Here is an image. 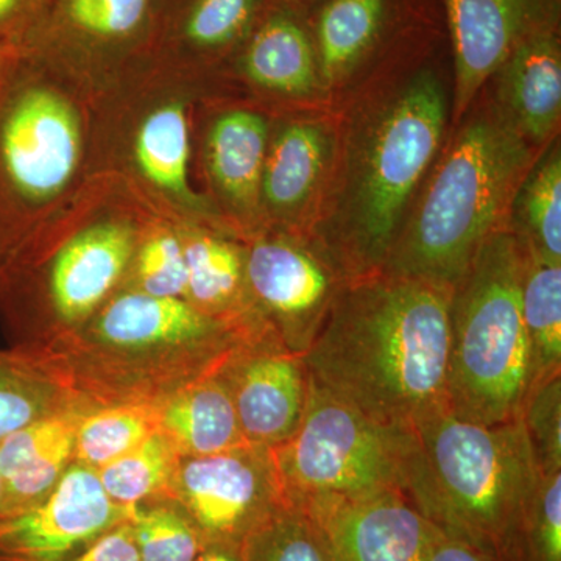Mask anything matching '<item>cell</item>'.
Returning <instances> with one entry per match:
<instances>
[{
  "mask_svg": "<svg viewBox=\"0 0 561 561\" xmlns=\"http://www.w3.org/2000/svg\"><path fill=\"white\" fill-rule=\"evenodd\" d=\"M453 291L379 275L342 287L308 353L321 389L387 426L448 408Z\"/></svg>",
  "mask_w": 561,
  "mask_h": 561,
  "instance_id": "obj_1",
  "label": "cell"
},
{
  "mask_svg": "<svg viewBox=\"0 0 561 561\" xmlns=\"http://www.w3.org/2000/svg\"><path fill=\"white\" fill-rule=\"evenodd\" d=\"M157 210L117 173H92L0 262V324L10 348H44L101 311L122 289Z\"/></svg>",
  "mask_w": 561,
  "mask_h": 561,
  "instance_id": "obj_2",
  "label": "cell"
},
{
  "mask_svg": "<svg viewBox=\"0 0 561 561\" xmlns=\"http://www.w3.org/2000/svg\"><path fill=\"white\" fill-rule=\"evenodd\" d=\"M254 334L183 298L119 290L79 330L20 351L84 411L158 405L214 375Z\"/></svg>",
  "mask_w": 561,
  "mask_h": 561,
  "instance_id": "obj_3",
  "label": "cell"
},
{
  "mask_svg": "<svg viewBox=\"0 0 561 561\" xmlns=\"http://www.w3.org/2000/svg\"><path fill=\"white\" fill-rule=\"evenodd\" d=\"M404 494L446 537L511 561L540 481L522 420L479 424L448 408L412 427Z\"/></svg>",
  "mask_w": 561,
  "mask_h": 561,
  "instance_id": "obj_4",
  "label": "cell"
},
{
  "mask_svg": "<svg viewBox=\"0 0 561 561\" xmlns=\"http://www.w3.org/2000/svg\"><path fill=\"white\" fill-rule=\"evenodd\" d=\"M530 142L502 111L461 127L382 273L454 290L505 220L530 172Z\"/></svg>",
  "mask_w": 561,
  "mask_h": 561,
  "instance_id": "obj_5",
  "label": "cell"
},
{
  "mask_svg": "<svg viewBox=\"0 0 561 561\" xmlns=\"http://www.w3.org/2000/svg\"><path fill=\"white\" fill-rule=\"evenodd\" d=\"M94 172V95L18 50L0 83V262Z\"/></svg>",
  "mask_w": 561,
  "mask_h": 561,
  "instance_id": "obj_6",
  "label": "cell"
},
{
  "mask_svg": "<svg viewBox=\"0 0 561 561\" xmlns=\"http://www.w3.org/2000/svg\"><path fill=\"white\" fill-rule=\"evenodd\" d=\"M379 111L354 157L341 210L309 241L346 283L386 267L404 210L440 147L448 98L424 69Z\"/></svg>",
  "mask_w": 561,
  "mask_h": 561,
  "instance_id": "obj_7",
  "label": "cell"
},
{
  "mask_svg": "<svg viewBox=\"0 0 561 561\" xmlns=\"http://www.w3.org/2000/svg\"><path fill=\"white\" fill-rule=\"evenodd\" d=\"M224 80L154 58L128 70L94 98V172L117 173L181 220L231 232L191 180L195 114Z\"/></svg>",
  "mask_w": 561,
  "mask_h": 561,
  "instance_id": "obj_8",
  "label": "cell"
},
{
  "mask_svg": "<svg viewBox=\"0 0 561 561\" xmlns=\"http://www.w3.org/2000/svg\"><path fill=\"white\" fill-rule=\"evenodd\" d=\"M526 250L500 230L483 243L453 290L448 411L479 424L519 419L534 383L524 327L522 283Z\"/></svg>",
  "mask_w": 561,
  "mask_h": 561,
  "instance_id": "obj_9",
  "label": "cell"
},
{
  "mask_svg": "<svg viewBox=\"0 0 561 561\" xmlns=\"http://www.w3.org/2000/svg\"><path fill=\"white\" fill-rule=\"evenodd\" d=\"M311 379V376H309ZM412 430L387 426L309 382L300 426L271 448L287 504L404 491Z\"/></svg>",
  "mask_w": 561,
  "mask_h": 561,
  "instance_id": "obj_10",
  "label": "cell"
},
{
  "mask_svg": "<svg viewBox=\"0 0 561 561\" xmlns=\"http://www.w3.org/2000/svg\"><path fill=\"white\" fill-rule=\"evenodd\" d=\"M165 0H44L18 50L92 95L153 58Z\"/></svg>",
  "mask_w": 561,
  "mask_h": 561,
  "instance_id": "obj_11",
  "label": "cell"
},
{
  "mask_svg": "<svg viewBox=\"0 0 561 561\" xmlns=\"http://www.w3.org/2000/svg\"><path fill=\"white\" fill-rule=\"evenodd\" d=\"M273 117L260 103L230 102L221 92L198 105L194 158L210 206L242 241L260 234L261 181Z\"/></svg>",
  "mask_w": 561,
  "mask_h": 561,
  "instance_id": "obj_12",
  "label": "cell"
},
{
  "mask_svg": "<svg viewBox=\"0 0 561 561\" xmlns=\"http://www.w3.org/2000/svg\"><path fill=\"white\" fill-rule=\"evenodd\" d=\"M245 249L254 311L287 350L305 356L346 280L300 234L260 232Z\"/></svg>",
  "mask_w": 561,
  "mask_h": 561,
  "instance_id": "obj_13",
  "label": "cell"
},
{
  "mask_svg": "<svg viewBox=\"0 0 561 561\" xmlns=\"http://www.w3.org/2000/svg\"><path fill=\"white\" fill-rule=\"evenodd\" d=\"M171 500L186 513L205 545L239 548L287 504L271 448L254 445L181 459Z\"/></svg>",
  "mask_w": 561,
  "mask_h": 561,
  "instance_id": "obj_14",
  "label": "cell"
},
{
  "mask_svg": "<svg viewBox=\"0 0 561 561\" xmlns=\"http://www.w3.org/2000/svg\"><path fill=\"white\" fill-rule=\"evenodd\" d=\"M128 516L98 471L73 461L46 497L0 519V561H73Z\"/></svg>",
  "mask_w": 561,
  "mask_h": 561,
  "instance_id": "obj_15",
  "label": "cell"
},
{
  "mask_svg": "<svg viewBox=\"0 0 561 561\" xmlns=\"http://www.w3.org/2000/svg\"><path fill=\"white\" fill-rule=\"evenodd\" d=\"M297 507L316 524L331 561H426L438 534L401 490L313 497Z\"/></svg>",
  "mask_w": 561,
  "mask_h": 561,
  "instance_id": "obj_16",
  "label": "cell"
},
{
  "mask_svg": "<svg viewBox=\"0 0 561 561\" xmlns=\"http://www.w3.org/2000/svg\"><path fill=\"white\" fill-rule=\"evenodd\" d=\"M220 376L230 390L239 426L250 445L276 448L300 426L309 397L305 357L273 335L243 342Z\"/></svg>",
  "mask_w": 561,
  "mask_h": 561,
  "instance_id": "obj_17",
  "label": "cell"
},
{
  "mask_svg": "<svg viewBox=\"0 0 561 561\" xmlns=\"http://www.w3.org/2000/svg\"><path fill=\"white\" fill-rule=\"evenodd\" d=\"M442 5L456 70L454 121L463 117L527 32L559 20V0H442Z\"/></svg>",
  "mask_w": 561,
  "mask_h": 561,
  "instance_id": "obj_18",
  "label": "cell"
},
{
  "mask_svg": "<svg viewBox=\"0 0 561 561\" xmlns=\"http://www.w3.org/2000/svg\"><path fill=\"white\" fill-rule=\"evenodd\" d=\"M267 0H165L154 60L227 79L228 69Z\"/></svg>",
  "mask_w": 561,
  "mask_h": 561,
  "instance_id": "obj_19",
  "label": "cell"
},
{
  "mask_svg": "<svg viewBox=\"0 0 561 561\" xmlns=\"http://www.w3.org/2000/svg\"><path fill=\"white\" fill-rule=\"evenodd\" d=\"M330 149V136L316 121L273 117L261 181L262 232L298 234Z\"/></svg>",
  "mask_w": 561,
  "mask_h": 561,
  "instance_id": "obj_20",
  "label": "cell"
},
{
  "mask_svg": "<svg viewBox=\"0 0 561 561\" xmlns=\"http://www.w3.org/2000/svg\"><path fill=\"white\" fill-rule=\"evenodd\" d=\"M228 76L275 101L311 95L319 83V61L312 33L300 14L267 2Z\"/></svg>",
  "mask_w": 561,
  "mask_h": 561,
  "instance_id": "obj_21",
  "label": "cell"
},
{
  "mask_svg": "<svg viewBox=\"0 0 561 561\" xmlns=\"http://www.w3.org/2000/svg\"><path fill=\"white\" fill-rule=\"evenodd\" d=\"M181 239L187 272L186 301L254 334L273 335L251 302L245 241L213 225L186 220H181Z\"/></svg>",
  "mask_w": 561,
  "mask_h": 561,
  "instance_id": "obj_22",
  "label": "cell"
},
{
  "mask_svg": "<svg viewBox=\"0 0 561 561\" xmlns=\"http://www.w3.org/2000/svg\"><path fill=\"white\" fill-rule=\"evenodd\" d=\"M502 113L524 138L548 140L561 114L559 20L545 22L515 44L500 70Z\"/></svg>",
  "mask_w": 561,
  "mask_h": 561,
  "instance_id": "obj_23",
  "label": "cell"
},
{
  "mask_svg": "<svg viewBox=\"0 0 561 561\" xmlns=\"http://www.w3.org/2000/svg\"><path fill=\"white\" fill-rule=\"evenodd\" d=\"M87 412L79 408L62 409L0 440L7 516L32 507L61 481L73 463L77 431Z\"/></svg>",
  "mask_w": 561,
  "mask_h": 561,
  "instance_id": "obj_24",
  "label": "cell"
},
{
  "mask_svg": "<svg viewBox=\"0 0 561 561\" xmlns=\"http://www.w3.org/2000/svg\"><path fill=\"white\" fill-rule=\"evenodd\" d=\"M219 371L184 387L157 405L158 431L171 442L181 459L213 456L250 445Z\"/></svg>",
  "mask_w": 561,
  "mask_h": 561,
  "instance_id": "obj_25",
  "label": "cell"
},
{
  "mask_svg": "<svg viewBox=\"0 0 561 561\" xmlns=\"http://www.w3.org/2000/svg\"><path fill=\"white\" fill-rule=\"evenodd\" d=\"M400 0H328L312 38L321 80L341 83L400 24Z\"/></svg>",
  "mask_w": 561,
  "mask_h": 561,
  "instance_id": "obj_26",
  "label": "cell"
},
{
  "mask_svg": "<svg viewBox=\"0 0 561 561\" xmlns=\"http://www.w3.org/2000/svg\"><path fill=\"white\" fill-rule=\"evenodd\" d=\"M522 308L537 382L561 373V265L526 251Z\"/></svg>",
  "mask_w": 561,
  "mask_h": 561,
  "instance_id": "obj_27",
  "label": "cell"
},
{
  "mask_svg": "<svg viewBox=\"0 0 561 561\" xmlns=\"http://www.w3.org/2000/svg\"><path fill=\"white\" fill-rule=\"evenodd\" d=\"M513 206L516 225L513 232L534 256L561 265V158L559 147L549 151L527 173ZM516 230V231H518Z\"/></svg>",
  "mask_w": 561,
  "mask_h": 561,
  "instance_id": "obj_28",
  "label": "cell"
},
{
  "mask_svg": "<svg viewBox=\"0 0 561 561\" xmlns=\"http://www.w3.org/2000/svg\"><path fill=\"white\" fill-rule=\"evenodd\" d=\"M121 290L186 300L187 272L179 217L165 210H157L150 217L140 232Z\"/></svg>",
  "mask_w": 561,
  "mask_h": 561,
  "instance_id": "obj_29",
  "label": "cell"
},
{
  "mask_svg": "<svg viewBox=\"0 0 561 561\" xmlns=\"http://www.w3.org/2000/svg\"><path fill=\"white\" fill-rule=\"evenodd\" d=\"M180 461V454L158 431L138 448L98 470V474L111 501L131 508L146 502L171 500Z\"/></svg>",
  "mask_w": 561,
  "mask_h": 561,
  "instance_id": "obj_30",
  "label": "cell"
},
{
  "mask_svg": "<svg viewBox=\"0 0 561 561\" xmlns=\"http://www.w3.org/2000/svg\"><path fill=\"white\" fill-rule=\"evenodd\" d=\"M158 432L157 405L124 404L92 409L77 431L73 461L92 470L110 465L138 448Z\"/></svg>",
  "mask_w": 561,
  "mask_h": 561,
  "instance_id": "obj_31",
  "label": "cell"
},
{
  "mask_svg": "<svg viewBox=\"0 0 561 561\" xmlns=\"http://www.w3.org/2000/svg\"><path fill=\"white\" fill-rule=\"evenodd\" d=\"M68 408L77 405L49 376L20 351L0 348V440L33 421Z\"/></svg>",
  "mask_w": 561,
  "mask_h": 561,
  "instance_id": "obj_32",
  "label": "cell"
},
{
  "mask_svg": "<svg viewBox=\"0 0 561 561\" xmlns=\"http://www.w3.org/2000/svg\"><path fill=\"white\" fill-rule=\"evenodd\" d=\"M128 523L140 561H194L205 548L202 535L172 500L135 505Z\"/></svg>",
  "mask_w": 561,
  "mask_h": 561,
  "instance_id": "obj_33",
  "label": "cell"
},
{
  "mask_svg": "<svg viewBox=\"0 0 561 561\" xmlns=\"http://www.w3.org/2000/svg\"><path fill=\"white\" fill-rule=\"evenodd\" d=\"M242 561H331L316 524L297 505L286 504L241 545Z\"/></svg>",
  "mask_w": 561,
  "mask_h": 561,
  "instance_id": "obj_34",
  "label": "cell"
},
{
  "mask_svg": "<svg viewBox=\"0 0 561 561\" xmlns=\"http://www.w3.org/2000/svg\"><path fill=\"white\" fill-rule=\"evenodd\" d=\"M519 420L540 474L561 471V373L531 383Z\"/></svg>",
  "mask_w": 561,
  "mask_h": 561,
  "instance_id": "obj_35",
  "label": "cell"
},
{
  "mask_svg": "<svg viewBox=\"0 0 561 561\" xmlns=\"http://www.w3.org/2000/svg\"><path fill=\"white\" fill-rule=\"evenodd\" d=\"M511 561H561V471L540 476Z\"/></svg>",
  "mask_w": 561,
  "mask_h": 561,
  "instance_id": "obj_36",
  "label": "cell"
},
{
  "mask_svg": "<svg viewBox=\"0 0 561 561\" xmlns=\"http://www.w3.org/2000/svg\"><path fill=\"white\" fill-rule=\"evenodd\" d=\"M73 561H140L128 519L106 530Z\"/></svg>",
  "mask_w": 561,
  "mask_h": 561,
  "instance_id": "obj_37",
  "label": "cell"
},
{
  "mask_svg": "<svg viewBox=\"0 0 561 561\" xmlns=\"http://www.w3.org/2000/svg\"><path fill=\"white\" fill-rule=\"evenodd\" d=\"M44 0H0V43L20 46Z\"/></svg>",
  "mask_w": 561,
  "mask_h": 561,
  "instance_id": "obj_38",
  "label": "cell"
},
{
  "mask_svg": "<svg viewBox=\"0 0 561 561\" xmlns=\"http://www.w3.org/2000/svg\"><path fill=\"white\" fill-rule=\"evenodd\" d=\"M426 561H490L481 552L465 545V542L446 537L438 530L432 542L430 556Z\"/></svg>",
  "mask_w": 561,
  "mask_h": 561,
  "instance_id": "obj_39",
  "label": "cell"
},
{
  "mask_svg": "<svg viewBox=\"0 0 561 561\" xmlns=\"http://www.w3.org/2000/svg\"><path fill=\"white\" fill-rule=\"evenodd\" d=\"M194 561H242L241 548L221 542H208Z\"/></svg>",
  "mask_w": 561,
  "mask_h": 561,
  "instance_id": "obj_40",
  "label": "cell"
},
{
  "mask_svg": "<svg viewBox=\"0 0 561 561\" xmlns=\"http://www.w3.org/2000/svg\"><path fill=\"white\" fill-rule=\"evenodd\" d=\"M16 47L0 43V83H2L3 77H5L7 70H9L11 61L16 57Z\"/></svg>",
  "mask_w": 561,
  "mask_h": 561,
  "instance_id": "obj_41",
  "label": "cell"
},
{
  "mask_svg": "<svg viewBox=\"0 0 561 561\" xmlns=\"http://www.w3.org/2000/svg\"><path fill=\"white\" fill-rule=\"evenodd\" d=\"M267 2L273 3V5L284 7V9L295 11V7L312 2V0H267ZM295 13H297V11H295Z\"/></svg>",
  "mask_w": 561,
  "mask_h": 561,
  "instance_id": "obj_42",
  "label": "cell"
},
{
  "mask_svg": "<svg viewBox=\"0 0 561 561\" xmlns=\"http://www.w3.org/2000/svg\"><path fill=\"white\" fill-rule=\"evenodd\" d=\"M3 516H7V496L2 474H0V519H2Z\"/></svg>",
  "mask_w": 561,
  "mask_h": 561,
  "instance_id": "obj_43",
  "label": "cell"
}]
</instances>
